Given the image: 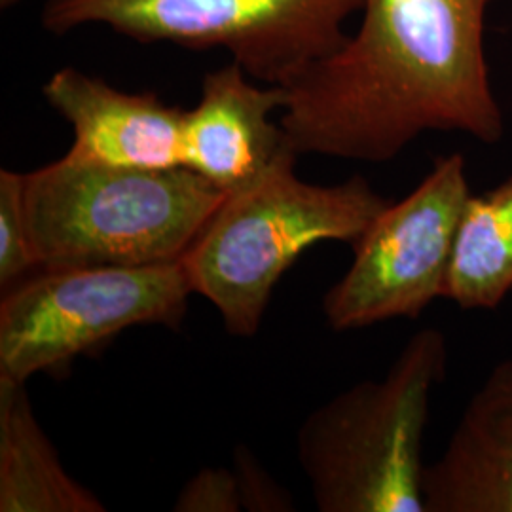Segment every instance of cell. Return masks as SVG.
Listing matches in <instances>:
<instances>
[{"label":"cell","instance_id":"cell-6","mask_svg":"<svg viewBox=\"0 0 512 512\" xmlns=\"http://www.w3.org/2000/svg\"><path fill=\"white\" fill-rule=\"evenodd\" d=\"M192 293L183 260L137 268L44 270L0 304V380L27 384L133 327L183 325Z\"/></svg>","mask_w":512,"mask_h":512},{"label":"cell","instance_id":"cell-13","mask_svg":"<svg viewBox=\"0 0 512 512\" xmlns=\"http://www.w3.org/2000/svg\"><path fill=\"white\" fill-rule=\"evenodd\" d=\"M38 268L25 209V177L0 169V285L10 287Z\"/></svg>","mask_w":512,"mask_h":512},{"label":"cell","instance_id":"cell-14","mask_svg":"<svg viewBox=\"0 0 512 512\" xmlns=\"http://www.w3.org/2000/svg\"><path fill=\"white\" fill-rule=\"evenodd\" d=\"M173 511L239 512L243 511L238 478L234 469L207 467L192 476L177 495Z\"/></svg>","mask_w":512,"mask_h":512},{"label":"cell","instance_id":"cell-4","mask_svg":"<svg viewBox=\"0 0 512 512\" xmlns=\"http://www.w3.org/2000/svg\"><path fill=\"white\" fill-rule=\"evenodd\" d=\"M448 342L410 336L384 378L363 380L317 406L296 433V458L321 512H425L423 437Z\"/></svg>","mask_w":512,"mask_h":512},{"label":"cell","instance_id":"cell-11","mask_svg":"<svg viewBox=\"0 0 512 512\" xmlns=\"http://www.w3.org/2000/svg\"><path fill=\"white\" fill-rule=\"evenodd\" d=\"M69 475L33 412L27 385L0 380V512H105Z\"/></svg>","mask_w":512,"mask_h":512},{"label":"cell","instance_id":"cell-2","mask_svg":"<svg viewBox=\"0 0 512 512\" xmlns=\"http://www.w3.org/2000/svg\"><path fill=\"white\" fill-rule=\"evenodd\" d=\"M23 177L42 270L179 262L226 198L188 167H112L69 154Z\"/></svg>","mask_w":512,"mask_h":512},{"label":"cell","instance_id":"cell-1","mask_svg":"<svg viewBox=\"0 0 512 512\" xmlns=\"http://www.w3.org/2000/svg\"><path fill=\"white\" fill-rule=\"evenodd\" d=\"M490 0H365L363 23L287 90L294 154L384 164L427 131L503 137L484 54Z\"/></svg>","mask_w":512,"mask_h":512},{"label":"cell","instance_id":"cell-7","mask_svg":"<svg viewBox=\"0 0 512 512\" xmlns=\"http://www.w3.org/2000/svg\"><path fill=\"white\" fill-rule=\"evenodd\" d=\"M461 154L437 158L408 196L389 202L353 243V260L323 296V315L338 332L391 319H418L446 296L459 222L471 198Z\"/></svg>","mask_w":512,"mask_h":512},{"label":"cell","instance_id":"cell-16","mask_svg":"<svg viewBox=\"0 0 512 512\" xmlns=\"http://www.w3.org/2000/svg\"><path fill=\"white\" fill-rule=\"evenodd\" d=\"M19 2H23V0H0V8L8 10V8H14V6H18Z\"/></svg>","mask_w":512,"mask_h":512},{"label":"cell","instance_id":"cell-9","mask_svg":"<svg viewBox=\"0 0 512 512\" xmlns=\"http://www.w3.org/2000/svg\"><path fill=\"white\" fill-rule=\"evenodd\" d=\"M247 76L236 61L205 74L198 105L184 114V167L224 194L258 181L287 148L272 120L285 109L287 90L260 88Z\"/></svg>","mask_w":512,"mask_h":512},{"label":"cell","instance_id":"cell-3","mask_svg":"<svg viewBox=\"0 0 512 512\" xmlns=\"http://www.w3.org/2000/svg\"><path fill=\"white\" fill-rule=\"evenodd\" d=\"M287 147L243 190L226 194L184 255L192 293L219 311L224 329L253 338L275 285L319 241L355 243L389 200L361 175L313 184L296 173Z\"/></svg>","mask_w":512,"mask_h":512},{"label":"cell","instance_id":"cell-12","mask_svg":"<svg viewBox=\"0 0 512 512\" xmlns=\"http://www.w3.org/2000/svg\"><path fill=\"white\" fill-rule=\"evenodd\" d=\"M512 294V177L471 196L459 222L446 296L461 310H497Z\"/></svg>","mask_w":512,"mask_h":512},{"label":"cell","instance_id":"cell-8","mask_svg":"<svg viewBox=\"0 0 512 512\" xmlns=\"http://www.w3.org/2000/svg\"><path fill=\"white\" fill-rule=\"evenodd\" d=\"M42 95L73 128L69 156L112 167H184L186 110L156 93L122 92L99 76L65 67L50 76Z\"/></svg>","mask_w":512,"mask_h":512},{"label":"cell","instance_id":"cell-5","mask_svg":"<svg viewBox=\"0 0 512 512\" xmlns=\"http://www.w3.org/2000/svg\"><path fill=\"white\" fill-rule=\"evenodd\" d=\"M365 0H46L40 23L52 35L105 25L141 44L220 48L268 86H289L348 35Z\"/></svg>","mask_w":512,"mask_h":512},{"label":"cell","instance_id":"cell-10","mask_svg":"<svg viewBox=\"0 0 512 512\" xmlns=\"http://www.w3.org/2000/svg\"><path fill=\"white\" fill-rule=\"evenodd\" d=\"M421 490L425 512H512V359L469 399Z\"/></svg>","mask_w":512,"mask_h":512},{"label":"cell","instance_id":"cell-15","mask_svg":"<svg viewBox=\"0 0 512 512\" xmlns=\"http://www.w3.org/2000/svg\"><path fill=\"white\" fill-rule=\"evenodd\" d=\"M238 478L239 495L243 511L289 512L294 511L293 497L275 482L272 475L258 463L255 454L238 444L234 448V465Z\"/></svg>","mask_w":512,"mask_h":512}]
</instances>
